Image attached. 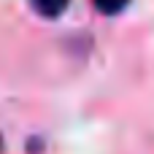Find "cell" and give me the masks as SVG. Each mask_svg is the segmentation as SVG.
Masks as SVG:
<instances>
[{
  "mask_svg": "<svg viewBox=\"0 0 154 154\" xmlns=\"http://www.w3.org/2000/svg\"><path fill=\"white\" fill-rule=\"evenodd\" d=\"M0 149H3V138H0Z\"/></svg>",
  "mask_w": 154,
  "mask_h": 154,
  "instance_id": "3957f363",
  "label": "cell"
},
{
  "mask_svg": "<svg viewBox=\"0 0 154 154\" xmlns=\"http://www.w3.org/2000/svg\"><path fill=\"white\" fill-rule=\"evenodd\" d=\"M30 3H32V8H35L41 16L54 19V16L65 14V8H68V3H70V0H30Z\"/></svg>",
  "mask_w": 154,
  "mask_h": 154,
  "instance_id": "6da1fadb",
  "label": "cell"
},
{
  "mask_svg": "<svg viewBox=\"0 0 154 154\" xmlns=\"http://www.w3.org/2000/svg\"><path fill=\"white\" fill-rule=\"evenodd\" d=\"M92 3H95V8H97L100 14H106V16H114V14L125 11L130 0H92Z\"/></svg>",
  "mask_w": 154,
  "mask_h": 154,
  "instance_id": "7a4b0ae2",
  "label": "cell"
}]
</instances>
